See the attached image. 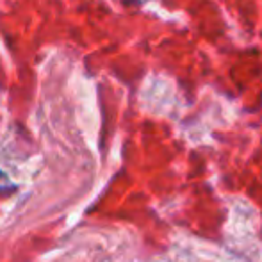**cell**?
Returning a JSON list of instances; mask_svg holds the SVG:
<instances>
[{
	"label": "cell",
	"instance_id": "cell-1",
	"mask_svg": "<svg viewBox=\"0 0 262 262\" xmlns=\"http://www.w3.org/2000/svg\"><path fill=\"white\" fill-rule=\"evenodd\" d=\"M7 182V177L4 175V173H0V191H2V187H4V184Z\"/></svg>",
	"mask_w": 262,
	"mask_h": 262
},
{
	"label": "cell",
	"instance_id": "cell-2",
	"mask_svg": "<svg viewBox=\"0 0 262 262\" xmlns=\"http://www.w3.org/2000/svg\"><path fill=\"white\" fill-rule=\"evenodd\" d=\"M127 4H143L145 0H125Z\"/></svg>",
	"mask_w": 262,
	"mask_h": 262
}]
</instances>
